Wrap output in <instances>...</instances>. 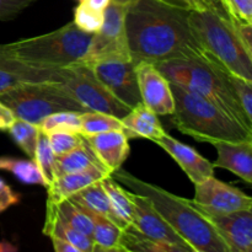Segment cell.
Masks as SVG:
<instances>
[{"mask_svg": "<svg viewBox=\"0 0 252 252\" xmlns=\"http://www.w3.org/2000/svg\"><path fill=\"white\" fill-rule=\"evenodd\" d=\"M189 14L158 0H135L130 4L126 14V34L134 65L206 56L192 33Z\"/></svg>", "mask_w": 252, "mask_h": 252, "instance_id": "obj_1", "label": "cell"}, {"mask_svg": "<svg viewBox=\"0 0 252 252\" xmlns=\"http://www.w3.org/2000/svg\"><path fill=\"white\" fill-rule=\"evenodd\" d=\"M111 176L129 191L148 197L158 213L192 249L201 252H229L213 224L191 199L143 181L126 170H116Z\"/></svg>", "mask_w": 252, "mask_h": 252, "instance_id": "obj_2", "label": "cell"}, {"mask_svg": "<svg viewBox=\"0 0 252 252\" xmlns=\"http://www.w3.org/2000/svg\"><path fill=\"white\" fill-rule=\"evenodd\" d=\"M170 88L175 101L171 121L181 133L209 144L252 140V130L243 127L206 97L179 84L170 83Z\"/></svg>", "mask_w": 252, "mask_h": 252, "instance_id": "obj_3", "label": "cell"}, {"mask_svg": "<svg viewBox=\"0 0 252 252\" xmlns=\"http://www.w3.org/2000/svg\"><path fill=\"white\" fill-rule=\"evenodd\" d=\"M155 66L169 83L179 84L199 94L243 127L252 130V122L246 117L230 85L229 71L211 56L206 54L202 58L175 59L155 64Z\"/></svg>", "mask_w": 252, "mask_h": 252, "instance_id": "obj_4", "label": "cell"}, {"mask_svg": "<svg viewBox=\"0 0 252 252\" xmlns=\"http://www.w3.org/2000/svg\"><path fill=\"white\" fill-rule=\"evenodd\" d=\"M91 39L93 33L81 31L71 21L49 33L1 44V49L10 58L34 68L63 69L80 63Z\"/></svg>", "mask_w": 252, "mask_h": 252, "instance_id": "obj_5", "label": "cell"}, {"mask_svg": "<svg viewBox=\"0 0 252 252\" xmlns=\"http://www.w3.org/2000/svg\"><path fill=\"white\" fill-rule=\"evenodd\" d=\"M189 21L192 33L204 53L229 73L252 81V57L244 48L225 9L211 7L189 11Z\"/></svg>", "mask_w": 252, "mask_h": 252, "instance_id": "obj_6", "label": "cell"}, {"mask_svg": "<svg viewBox=\"0 0 252 252\" xmlns=\"http://www.w3.org/2000/svg\"><path fill=\"white\" fill-rule=\"evenodd\" d=\"M0 101L12 111L15 117L36 126L56 112H88L58 84L53 83L22 84L1 94Z\"/></svg>", "mask_w": 252, "mask_h": 252, "instance_id": "obj_7", "label": "cell"}, {"mask_svg": "<svg viewBox=\"0 0 252 252\" xmlns=\"http://www.w3.org/2000/svg\"><path fill=\"white\" fill-rule=\"evenodd\" d=\"M59 88L63 89L73 100L85 110L111 115L122 120L130 108L115 97L112 93L101 83L93 69L83 64H75L61 69Z\"/></svg>", "mask_w": 252, "mask_h": 252, "instance_id": "obj_8", "label": "cell"}, {"mask_svg": "<svg viewBox=\"0 0 252 252\" xmlns=\"http://www.w3.org/2000/svg\"><path fill=\"white\" fill-rule=\"evenodd\" d=\"M127 7L113 1L108 4L103 11L102 27L93 34L88 53L78 64L93 66L102 62L132 61L126 34Z\"/></svg>", "mask_w": 252, "mask_h": 252, "instance_id": "obj_9", "label": "cell"}, {"mask_svg": "<svg viewBox=\"0 0 252 252\" xmlns=\"http://www.w3.org/2000/svg\"><path fill=\"white\" fill-rule=\"evenodd\" d=\"M192 202L197 208L216 214L252 211L250 196L214 176L194 185V197Z\"/></svg>", "mask_w": 252, "mask_h": 252, "instance_id": "obj_10", "label": "cell"}, {"mask_svg": "<svg viewBox=\"0 0 252 252\" xmlns=\"http://www.w3.org/2000/svg\"><path fill=\"white\" fill-rule=\"evenodd\" d=\"M129 198L133 206V218L129 228L142 234L145 238L166 241L192 250L191 246L158 213L148 197L129 191Z\"/></svg>", "mask_w": 252, "mask_h": 252, "instance_id": "obj_11", "label": "cell"}, {"mask_svg": "<svg viewBox=\"0 0 252 252\" xmlns=\"http://www.w3.org/2000/svg\"><path fill=\"white\" fill-rule=\"evenodd\" d=\"M90 68L115 97L130 110L142 103L135 76V65L132 61L102 62Z\"/></svg>", "mask_w": 252, "mask_h": 252, "instance_id": "obj_12", "label": "cell"}, {"mask_svg": "<svg viewBox=\"0 0 252 252\" xmlns=\"http://www.w3.org/2000/svg\"><path fill=\"white\" fill-rule=\"evenodd\" d=\"M135 76L139 88L142 103L158 116H171L175 110V101L167 79L154 64H135Z\"/></svg>", "mask_w": 252, "mask_h": 252, "instance_id": "obj_13", "label": "cell"}, {"mask_svg": "<svg viewBox=\"0 0 252 252\" xmlns=\"http://www.w3.org/2000/svg\"><path fill=\"white\" fill-rule=\"evenodd\" d=\"M199 211L213 224L229 252H252V211L229 214Z\"/></svg>", "mask_w": 252, "mask_h": 252, "instance_id": "obj_14", "label": "cell"}, {"mask_svg": "<svg viewBox=\"0 0 252 252\" xmlns=\"http://www.w3.org/2000/svg\"><path fill=\"white\" fill-rule=\"evenodd\" d=\"M61 69L34 68L4 53L0 44V95L22 84L61 83Z\"/></svg>", "mask_w": 252, "mask_h": 252, "instance_id": "obj_15", "label": "cell"}, {"mask_svg": "<svg viewBox=\"0 0 252 252\" xmlns=\"http://www.w3.org/2000/svg\"><path fill=\"white\" fill-rule=\"evenodd\" d=\"M154 143L164 149L179 164L193 185L214 176L216 167L213 166V162L202 157L194 148L175 139L167 133L160 139L154 140Z\"/></svg>", "mask_w": 252, "mask_h": 252, "instance_id": "obj_16", "label": "cell"}, {"mask_svg": "<svg viewBox=\"0 0 252 252\" xmlns=\"http://www.w3.org/2000/svg\"><path fill=\"white\" fill-rule=\"evenodd\" d=\"M84 139L111 175L116 170L121 169L129 155V139L123 130H111Z\"/></svg>", "mask_w": 252, "mask_h": 252, "instance_id": "obj_17", "label": "cell"}, {"mask_svg": "<svg viewBox=\"0 0 252 252\" xmlns=\"http://www.w3.org/2000/svg\"><path fill=\"white\" fill-rule=\"evenodd\" d=\"M217 160L214 167L233 172L248 185L252 184V140L244 142H216Z\"/></svg>", "mask_w": 252, "mask_h": 252, "instance_id": "obj_18", "label": "cell"}, {"mask_svg": "<svg viewBox=\"0 0 252 252\" xmlns=\"http://www.w3.org/2000/svg\"><path fill=\"white\" fill-rule=\"evenodd\" d=\"M110 175V172L103 169L90 167V169L84 170V171L56 177L46 189L47 193H48L47 203L56 204L64 201V199H69L85 187L101 181Z\"/></svg>", "mask_w": 252, "mask_h": 252, "instance_id": "obj_19", "label": "cell"}, {"mask_svg": "<svg viewBox=\"0 0 252 252\" xmlns=\"http://www.w3.org/2000/svg\"><path fill=\"white\" fill-rule=\"evenodd\" d=\"M121 121L123 125V132L128 139L144 138L154 142L166 134L157 113L149 110L144 103H139L133 107Z\"/></svg>", "mask_w": 252, "mask_h": 252, "instance_id": "obj_20", "label": "cell"}, {"mask_svg": "<svg viewBox=\"0 0 252 252\" xmlns=\"http://www.w3.org/2000/svg\"><path fill=\"white\" fill-rule=\"evenodd\" d=\"M42 233L48 238H58L71 245L76 246L84 252L95 251V244L93 239L84 235L83 233L69 225L51 204H46V219Z\"/></svg>", "mask_w": 252, "mask_h": 252, "instance_id": "obj_21", "label": "cell"}, {"mask_svg": "<svg viewBox=\"0 0 252 252\" xmlns=\"http://www.w3.org/2000/svg\"><path fill=\"white\" fill-rule=\"evenodd\" d=\"M90 167L106 170V167L101 164L90 145L84 139L83 144L79 145L75 149L70 150L65 154L57 155L56 162H54V179L63 176V175L84 171Z\"/></svg>", "mask_w": 252, "mask_h": 252, "instance_id": "obj_22", "label": "cell"}, {"mask_svg": "<svg viewBox=\"0 0 252 252\" xmlns=\"http://www.w3.org/2000/svg\"><path fill=\"white\" fill-rule=\"evenodd\" d=\"M69 199L75 202L78 206L83 207L84 209H88V211L97 213L100 216L105 217V218L110 219L111 221H113L116 225L121 228L120 221H118L117 217H116L115 212L112 209V206H111L107 192L103 189L101 181L95 182V184L85 187V189L79 191L78 193H75Z\"/></svg>", "mask_w": 252, "mask_h": 252, "instance_id": "obj_23", "label": "cell"}, {"mask_svg": "<svg viewBox=\"0 0 252 252\" xmlns=\"http://www.w3.org/2000/svg\"><path fill=\"white\" fill-rule=\"evenodd\" d=\"M101 182L107 192L111 206L120 221L121 228L126 230L130 226L133 218V206L129 198V191L121 186L120 182L116 181L111 175L101 180Z\"/></svg>", "mask_w": 252, "mask_h": 252, "instance_id": "obj_24", "label": "cell"}, {"mask_svg": "<svg viewBox=\"0 0 252 252\" xmlns=\"http://www.w3.org/2000/svg\"><path fill=\"white\" fill-rule=\"evenodd\" d=\"M83 208V207H81ZM84 209V208H83ZM93 221V239L95 246L101 249H117L121 248L123 229L116 225L113 221L97 213L84 209Z\"/></svg>", "mask_w": 252, "mask_h": 252, "instance_id": "obj_25", "label": "cell"}, {"mask_svg": "<svg viewBox=\"0 0 252 252\" xmlns=\"http://www.w3.org/2000/svg\"><path fill=\"white\" fill-rule=\"evenodd\" d=\"M0 171L10 172L24 185H37L44 189L47 187L38 166L32 159L0 157Z\"/></svg>", "mask_w": 252, "mask_h": 252, "instance_id": "obj_26", "label": "cell"}, {"mask_svg": "<svg viewBox=\"0 0 252 252\" xmlns=\"http://www.w3.org/2000/svg\"><path fill=\"white\" fill-rule=\"evenodd\" d=\"M121 245L129 252H192L193 250V249L189 250L166 241L145 238L132 228H128L123 231Z\"/></svg>", "mask_w": 252, "mask_h": 252, "instance_id": "obj_27", "label": "cell"}, {"mask_svg": "<svg viewBox=\"0 0 252 252\" xmlns=\"http://www.w3.org/2000/svg\"><path fill=\"white\" fill-rule=\"evenodd\" d=\"M80 120V135L83 138L93 137V135L111 132V130H123L122 121L106 113L88 111V112L81 113Z\"/></svg>", "mask_w": 252, "mask_h": 252, "instance_id": "obj_28", "label": "cell"}, {"mask_svg": "<svg viewBox=\"0 0 252 252\" xmlns=\"http://www.w3.org/2000/svg\"><path fill=\"white\" fill-rule=\"evenodd\" d=\"M11 139L14 140L15 144L25 153L29 158L33 159L34 153H36L37 143H38L41 130L39 127L32 123L26 122L16 118L11 127L7 129Z\"/></svg>", "mask_w": 252, "mask_h": 252, "instance_id": "obj_29", "label": "cell"}, {"mask_svg": "<svg viewBox=\"0 0 252 252\" xmlns=\"http://www.w3.org/2000/svg\"><path fill=\"white\" fill-rule=\"evenodd\" d=\"M47 204L53 206L57 213L74 229H76L89 238L93 236V221H91L88 213L80 206H78L75 202L70 201V199H64V201L56 204Z\"/></svg>", "mask_w": 252, "mask_h": 252, "instance_id": "obj_30", "label": "cell"}, {"mask_svg": "<svg viewBox=\"0 0 252 252\" xmlns=\"http://www.w3.org/2000/svg\"><path fill=\"white\" fill-rule=\"evenodd\" d=\"M80 112L76 111H62L49 115L39 123V130L43 134L52 132H69L80 134Z\"/></svg>", "mask_w": 252, "mask_h": 252, "instance_id": "obj_31", "label": "cell"}, {"mask_svg": "<svg viewBox=\"0 0 252 252\" xmlns=\"http://www.w3.org/2000/svg\"><path fill=\"white\" fill-rule=\"evenodd\" d=\"M32 160L37 164L42 176H43L44 181H46L47 187H48L49 185L52 184V181L54 180V162H56V155H54L53 150H52L51 145H49L48 138H47V135L43 134V133L39 134L36 153H34V157Z\"/></svg>", "mask_w": 252, "mask_h": 252, "instance_id": "obj_32", "label": "cell"}, {"mask_svg": "<svg viewBox=\"0 0 252 252\" xmlns=\"http://www.w3.org/2000/svg\"><path fill=\"white\" fill-rule=\"evenodd\" d=\"M73 22L81 31L94 34L100 31L102 27L103 12L96 11L84 2H80L74 9Z\"/></svg>", "mask_w": 252, "mask_h": 252, "instance_id": "obj_33", "label": "cell"}, {"mask_svg": "<svg viewBox=\"0 0 252 252\" xmlns=\"http://www.w3.org/2000/svg\"><path fill=\"white\" fill-rule=\"evenodd\" d=\"M228 79L235 94L236 100L240 103L246 117L252 122V81L245 80L231 73H228Z\"/></svg>", "mask_w": 252, "mask_h": 252, "instance_id": "obj_34", "label": "cell"}, {"mask_svg": "<svg viewBox=\"0 0 252 252\" xmlns=\"http://www.w3.org/2000/svg\"><path fill=\"white\" fill-rule=\"evenodd\" d=\"M54 155H62L83 144L84 138L80 134L69 132H52L46 134Z\"/></svg>", "mask_w": 252, "mask_h": 252, "instance_id": "obj_35", "label": "cell"}, {"mask_svg": "<svg viewBox=\"0 0 252 252\" xmlns=\"http://www.w3.org/2000/svg\"><path fill=\"white\" fill-rule=\"evenodd\" d=\"M224 9L235 21L252 25V0H225Z\"/></svg>", "mask_w": 252, "mask_h": 252, "instance_id": "obj_36", "label": "cell"}, {"mask_svg": "<svg viewBox=\"0 0 252 252\" xmlns=\"http://www.w3.org/2000/svg\"><path fill=\"white\" fill-rule=\"evenodd\" d=\"M37 0H0V21L16 17Z\"/></svg>", "mask_w": 252, "mask_h": 252, "instance_id": "obj_37", "label": "cell"}, {"mask_svg": "<svg viewBox=\"0 0 252 252\" xmlns=\"http://www.w3.org/2000/svg\"><path fill=\"white\" fill-rule=\"evenodd\" d=\"M21 202V194L15 192L4 180L0 177V214Z\"/></svg>", "mask_w": 252, "mask_h": 252, "instance_id": "obj_38", "label": "cell"}, {"mask_svg": "<svg viewBox=\"0 0 252 252\" xmlns=\"http://www.w3.org/2000/svg\"><path fill=\"white\" fill-rule=\"evenodd\" d=\"M162 4L170 5V6L179 7V9L187 10V11H194V10H206L211 7H217L208 0H158Z\"/></svg>", "mask_w": 252, "mask_h": 252, "instance_id": "obj_39", "label": "cell"}, {"mask_svg": "<svg viewBox=\"0 0 252 252\" xmlns=\"http://www.w3.org/2000/svg\"><path fill=\"white\" fill-rule=\"evenodd\" d=\"M231 21H233L236 33H238V37L243 43L244 48L248 52L249 56L252 57V25L243 24V22L235 21L233 19H231Z\"/></svg>", "mask_w": 252, "mask_h": 252, "instance_id": "obj_40", "label": "cell"}, {"mask_svg": "<svg viewBox=\"0 0 252 252\" xmlns=\"http://www.w3.org/2000/svg\"><path fill=\"white\" fill-rule=\"evenodd\" d=\"M15 120L16 117L12 111L0 101V132H7Z\"/></svg>", "mask_w": 252, "mask_h": 252, "instance_id": "obj_41", "label": "cell"}, {"mask_svg": "<svg viewBox=\"0 0 252 252\" xmlns=\"http://www.w3.org/2000/svg\"><path fill=\"white\" fill-rule=\"evenodd\" d=\"M52 244H53L54 252H84L76 246L71 245V244L66 243V241L62 240L58 238H51Z\"/></svg>", "mask_w": 252, "mask_h": 252, "instance_id": "obj_42", "label": "cell"}, {"mask_svg": "<svg viewBox=\"0 0 252 252\" xmlns=\"http://www.w3.org/2000/svg\"><path fill=\"white\" fill-rule=\"evenodd\" d=\"M81 2L88 5L91 9L96 10V11H105L106 7L108 6V4L111 2V0H83Z\"/></svg>", "mask_w": 252, "mask_h": 252, "instance_id": "obj_43", "label": "cell"}, {"mask_svg": "<svg viewBox=\"0 0 252 252\" xmlns=\"http://www.w3.org/2000/svg\"><path fill=\"white\" fill-rule=\"evenodd\" d=\"M0 252H19L16 245L6 240L0 241Z\"/></svg>", "mask_w": 252, "mask_h": 252, "instance_id": "obj_44", "label": "cell"}, {"mask_svg": "<svg viewBox=\"0 0 252 252\" xmlns=\"http://www.w3.org/2000/svg\"><path fill=\"white\" fill-rule=\"evenodd\" d=\"M94 252H127L125 248H117V249H101V248H97V246H95V251Z\"/></svg>", "mask_w": 252, "mask_h": 252, "instance_id": "obj_45", "label": "cell"}, {"mask_svg": "<svg viewBox=\"0 0 252 252\" xmlns=\"http://www.w3.org/2000/svg\"><path fill=\"white\" fill-rule=\"evenodd\" d=\"M111 1L116 2V4H120V5H125V6H129L130 4L135 1V0H111Z\"/></svg>", "mask_w": 252, "mask_h": 252, "instance_id": "obj_46", "label": "cell"}, {"mask_svg": "<svg viewBox=\"0 0 252 252\" xmlns=\"http://www.w3.org/2000/svg\"><path fill=\"white\" fill-rule=\"evenodd\" d=\"M208 1L211 2V4H213L214 6L223 7L224 9V1H225V0H208Z\"/></svg>", "mask_w": 252, "mask_h": 252, "instance_id": "obj_47", "label": "cell"}, {"mask_svg": "<svg viewBox=\"0 0 252 252\" xmlns=\"http://www.w3.org/2000/svg\"><path fill=\"white\" fill-rule=\"evenodd\" d=\"M192 252H201V251H198V250H194V249H193V250H192Z\"/></svg>", "mask_w": 252, "mask_h": 252, "instance_id": "obj_48", "label": "cell"}, {"mask_svg": "<svg viewBox=\"0 0 252 252\" xmlns=\"http://www.w3.org/2000/svg\"><path fill=\"white\" fill-rule=\"evenodd\" d=\"M78 1H80V2H81V1H83V0H78Z\"/></svg>", "mask_w": 252, "mask_h": 252, "instance_id": "obj_49", "label": "cell"}, {"mask_svg": "<svg viewBox=\"0 0 252 252\" xmlns=\"http://www.w3.org/2000/svg\"><path fill=\"white\" fill-rule=\"evenodd\" d=\"M127 252H129V251H127Z\"/></svg>", "mask_w": 252, "mask_h": 252, "instance_id": "obj_50", "label": "cell"}]
</instances>
